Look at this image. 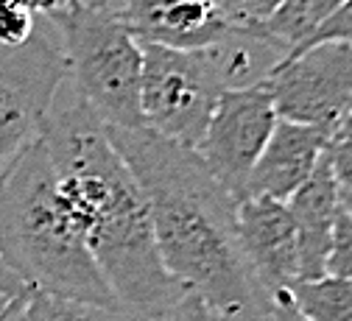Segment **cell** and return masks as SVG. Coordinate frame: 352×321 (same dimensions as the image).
<instances>
[{
  "label": "cell",
  "mask_w": 352,
  "mask_h": 321,
  "mask_svg": "<svg viewBox=\"0 0 352 321\" xmlns=\"http://www.w3.org/2000/svg\"><path fill=\"white\" fill-rule=\"evenodd\" d=\"M104 129L146 196L170 277L199 294L221 321H269L272 296L254 280L238 243V199L193 148L148 126Z\"/></svg>",
  "instance_id": "obj_1"
},
{
  "label": "cell",
  "mask_w": 352,
  "mask_h": 321,
  "mask_svg": "<svg viewBox=\"0 0 352 321\" xmlns=\"http://www.w3.org/2000/svg\"><path fill=\"white\" fill-rule=\"evenodd\" d=\"M39 143L54 168L56 188L120 307L143 321L160 318L182 285L160 257L146 196L98 115L84 101L51 112L42 123Z\"/></svg>",
  "instance_id": "obj_2"
},
{
  "label": "cell",
  "mask_w": 352,
  "mask_h": 321,
  "mask_svg": "<svg viewBox=\"0 0 352 321\" xmlns=\"http://www.w3.org/2000/svg\"><path fill=\"white\" fill-rule=\"evenodd\" d=\"M0 254L39 294L120 307L56 188L39 140L0 181Z\"/></svg>",
  "instance_id": "obj_3"
},
{
  "label": "cell",
  "mask_w": 352,
  "mask_h": 321,
  "mask_svg": "<svg viewBox=\"0 0 352 321\" xmlns=\"http://www.w3.org/2000/svg\"><path fill=\"white\" fill-rule=\"evenodd\" d=\"M65 39V65L73 76L78 101L90 107L109 129H138L143 45L129 31L118 9H93L78 0L54 17Z\"/></svg>",
  "instance_id": "obj_4"
},
{
  "label": "cell",
  "mask_w": 352,
  "mask_h": 321,
  "mask_svg": "<svg viewBox=\"0 0 352 321\" xmlns=\"http://www.w3.org/2000/svg\"><path fill=\"white\" fill-rule=\"evenodd\" d=\"M140 45L143 123L168 140L196 151L212 115V107L218 96L227 89L210 51H173L148 42Z\"/></svg>",
  "instance_id": "obj_5"
},
{
  "label": "cell",
  "mask_w": 352,
  "mask_h": 321,
  "mask_svg": "<svg viewBox=\"0 0 352 321\" xmlns=\"http://www.w3.org/2000/svg\"><path fill=\"white\" fill-rule=\"evenodd\" d=\"M65 78V56L45 36L34 34L20 48H0V181L39 140Z\"/></svg>",
  "instance_id": "obj_6"
},
{
  "label": "cell",
  "mask_w": 352,
  "mask_h": 321,
  "mask_svg": "<svg viewBox=\"0 0 352 321\" xmlns=\"http://www.w3.org/2000/svg\"><path fill=\"white\" fill-rule=\"evenodd\" d=\"M283 120L336 137L352 112V45L316 42L280 59L266 76Z\"/></svg>",
  "instance_id": "obj_7"
},
{
  "label": "cell",
  "mask_w": 352,
  "mask_h": 321,
  "mask_svg": "<svg viewBox=\"0 0 352 321\" xmlns=\"http://www.w3.org/2000/svg\"><path fill=\"white\" fill-rule=\"evenodd\" d=\"M277 120L280 115L266 78L224 89L212 107L196 154L238 201L243 199L249 173L266 148Z\"/></svg>",
  "instance_id": "obj_8"
},
{
  "label": "cell",
  "mask_w": 352,
  "mask_h": 321,
  "mask_svg": "<svg viewBox=\"0 0 352 321\" xmlns=\"http://www.w3.org/2000/svg\"><path fill=\"white\" fill-rule=\"evenodd\" d=\"M235 232L254 280L269 296L299 283L296 226L283 201L241 199L235 210Z\"/></svg>",
  "instance_id": "obj_9"
},
{
  "label": "cell",
  "mask_w": 352,
  "mask_h": 321,
  "mask_svg": "<svg viewBox=\"0 0 352 321\" xmlns=\"http://www.w3.org/2000/svg\"><path fill=\"white\" fill-rule=\"evenodd\" d=\"M118 14L140 42L173 51H204L235 31L215 0H120Z\"/></svg>",
  "instance_id": "obj_10"
},
{
  "label": "cell",
  "mask_w": 352,
  "mask_h": 321,
  "mask_svg": "<svg viewBox=\"0 0 352 321\" xmlns=\"http://www.w3.org/2000/svg\"><path fill=\"white\" fill-rule=\"evenodd\" d=\"M330 140L333 137L324 129L280 118L266 148L249 173L243 199H274L285 204L314 173Z\"/></svg>",
  "instance_id": "obj_11"
},
{
  "label": "cell",
  "mask_w": 352,
  "mask_h": 321,
  "mask_svg": "<svg viewBox=\"0 0 352 321\" xmlns=\"http://www.w3.org/2000/svg\"><path fill=\"white\" fill-rule=\"evenodd\" d=\"M294 226H296V243H299V280H316L324 277V263L330 252V235L338 212V188L333 179V168L324 157L307 176L305 185L285 201Z\"/></svg>",
  "instance_id": "obj_12"
},
{
  "label": "cell",
  "mask_w": 352,
  "mask_h": 321,
  "mask_svg": "<svg viewBox=\"0 0 352 321\" xmlns=\"http://www.w3.org/2000/svg\"><path fill=\"white\" fill-rule=\"evenodd\" d=\"M283 294L307 321H352V280L324 274L316 280H299Z\"/></svg>",
  "instance_id": "obj_13"
},
{
  "label": "cell",
  "mask_w": 352,
  "mask_h": 321,
  "mask_svg": "<svg viewBox=\"0 0 352 321\" xmlns=\"http://www.w3.org/2000/svg\"><path fill=\"white\" fill-rule=\"evenodd\" d=\"M25 321H143L126 307H107L78 299H62L34 291L28 299Z\"/></svg>",
  "instance_id": "obj_14"
},
{
  "label": "cell",
  "mask_w": 352,
  "mask_h": 321,
  "mask_svg": "<svg viewBox=\"0 0 352 321\" xmlns=\"http://www.w3.org/2000/svg\"><path fill=\"white\" fill-rule=\"evenodd\" d=\"M324 274L341 277V280H352V212H346L344 207H338V212H336Z\"/></svg>",
  "instance_id": "obj_15"
},
{
  "label": "cell",
  "mask_w": 352,
  "mask_h": 321,
  "mask_svg": "<svg viewBox=\"0 0 352 321\" xmlns=\"http://www.w3.org/2000/svg\"><path fill=\"white\" fill-rule=\"evenodd\" d=\"M283 3L285 0H215V6L221 9V14L241 31L266 25Z\"/></svg>",
  "instance_id": "obj_16"
},
{
  "label": "cell",
  "mask_w": 352,
  "mask_h": 321,
  "mask_svg": "<svg viewBox=\"0 0 352 321\" xmlns=\"http://www.w3.org/2000/svg\"><path fill=\"white\" fill-rule=\"evenodd\" d=\"M327 159L338 188V204L346 212H352V140L349 137H333L327 146Z\"/></svg>",
  "instance_id": "obj_17"
},
{
  "label": "cell",
  "mask_w": 352,
  "mask_h": 321,
  "mask_svg": "<svg viewBox=\"0 0 352 321\" xmlns=\"http://www.w3.org/2000/svg\"><path fill=\"white\" fill-rule=\"evenodd\" d=\"M34 34V14L12 0H0V48H20Z\"/></svg>",
  "instance_id": "obj_18"
},
{
  "label": "cell",
  "mask_w": 352,
  "mask_h": 321,
  "mask_svg": "<svg viewBox=\"0 0 352 321\" xmlns=\"http://www.w3.org/2000/svg\"><path fill=\"white\" fill-rule=\"evenodd\" d=\"M154 321H221L218 318L210 307H207V302L199 296V294H193L190 288H185L182 285V291L176 294V299L165 307V313L160 316V318H154Z\"/></svg>",
  "instance_id": "obj_19"
},
{
  "label": "cell",
  "mask_w": 352,
  "mask_h": 321,
  "mask_svg": "<svg viewBox=\"0 0 352 321\" xmlns=\"http://www.w3.org/2000/svg\"><path fill=\"white\" fill-rule=\"evenodd\" d=\"M316 42H349L352 45V0H344V3L314 31V36L305 45H299V48H307V45H316Z\"/></svg>",
  "instance_id": "obj_20"
},
{
  "label": "cell",
  "mask_w": 352,
  "mask_h": 321,
  "mask_svg": "<svg viewBox=\"0 0 352 321\" xmlns=\"http://www.w3.org/2000/svg\"><path fill=\"white\" fill-rule=\"evenodd\" d=\"M25 291H31V288L25 285V280L6 263V257L0 254V296L14 299V296H20V294H25Z\"/></svg>",
  "instance_id": "obj_21"
},
{
  "label": "cell",
  "mask_w": 352,
  "mask_h": 321,
  "mask_svg": "<svg viewBox=\"0 0 352 321\" xmlns=\"http://www.w3.org/2000/svg\"><path fill=\"white\" fill-rule=\"evenodd\" d=\"M12 3H17L20 9H25L28 14H48L54 20L62 12H67L76 3V0H12Z\"/></svg>",
  "instance_id": "obj_22"
},
{
  "label": "cell",
  "mask_w": 352,
  "mask_h": 321,
  "mask_svg": "<svg viewBox=\"0 0 352 321\" xmlns=\"http://www.w3.org/2000/svg\"><path fill=\"white\" fill-rule=\"evenodd\" d=\"M269 321H307L285 294H274L272 296V318Z\"/></svg>",
  "instance_id": "obj_23"
},
{
  "label": "cell",
  "mask_w": 352,
  "mask_h": 321,
  "mask_svg": "<svg viewBox=\"0 0 352 321\" xmlns=\"http://www.w3.org/2000/svg\"><path fill=\"white\" fill-rule=\"evenodd\" d=\"M81 6H93V9H118L120 0H78Z\"/></svg>",
  "instance_id": "obj_24"
},
{
  "label": "cell",
  "mask_w": 352,
  "mask_h": 321,
  "mask_svg": "<svg viewBox=\"0 0 352 321\" xmlns=\"http://www.w3.org/2000/svg\"><path fill=\"white\" fill-rule=\"evenodd\" d=\"M349 126H352V112H349V118H346V123H344V129H341V131H346ZM341 131H338V134H341ZM338 134H336V137H338Z\"/></svg>",
  "instance_id": "obj_25"
},
{
  "label": "cell",
  "mask_w": 352,
  "mask_h": 321,
  "mask_svg": "<svg viewBox=\"0 0 352 321\" xmlns=\"http://www.w3.org/2000/svg\"><path fill=\"white\" fill-rule=\"evenodd\" d=\"M6 305H9V299H6V296H0V313H3V307H6Z\"/></svg>",
  "instance_id": "obj_26"
}]
</instances>
